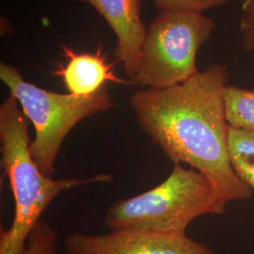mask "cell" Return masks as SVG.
Masks as SVG:
<instances>
[{"mask_svg":"<svg viewBox=\"0 0 254 254\" xmlns=\"http://www.w3.org/2000/svg\"><path fill=\"white\" fill-rule=\"evenodd\" d=\"M228 143L233 169L254 190V133L230 127Z\"/></svg>","mask_w":254,"mask_h":254,"instance_id":"cell-9","label":"cell"},{"mask_svg":"<svg viewBox=\"0 0 254 254\" xmlns=\"http://www.w3.org/2000/svg\"><path fill=\"white\" fill-rule=\"evenodd\" d=\"M59 236L54 228L41 219L31 232L26 254H59Z\"/></svg>","mask_w":254,"mask_h":254,"instance_id":"cell-11","label":"cell"},{"mask_svg":"<svg viewBox=\"0 0 254 254\" xmlns=\"http://www.w3.org/2000/svg\"><path fill=\"white\" fill-rule=\"evenodd\" d=\"M225 211L226 205L217 198L202 173L174 164L172 173L160 185L114 201L107 211L105 224L110 231L187 236L194 219L203 215H222Z\"/></svg>","mask_w":254,"mask_h":254,"instance_id":"cell-3","label":"cell"},{"mask_svg":"<svg viewBox=\"0 0 254 254\" xmlns=\"http://www.w3.org/2000/svg\"><path fill=\"white\" fill-rule=\"evenodd\" d=\"M224 108L230 127L254 133V90L227 85Z\"/></svg>","mask_w":254,"mask_h":254,"instance_id":"cell-10","label":"cell"},{"mask_svg":"<svg viewBox=\"0 0 254 254\" xmlns=\"http://www.w3.org/2000/svg\"><path fill=\"white\" fill-rule=\"evenodd\" d=\"M242 15L239 31L242 46L247 52L254 53V0H240Z\"/></svg>","mask_w":254,"mask_h":254,"instance_id":"cell-13","label":"cell"},{"mask_svg":"<svg viewBox=\"0 0 254 254\" xmlns=\"http://www.w3.org/2000/svg\"><path fill=\"white\" fill-rule=\"evenodd\" d=\"M216 27L208 16L186 9H161L146 28L132 82L139 88H167L199 73L197 55Z\"/></svg>","mask_w":254,"mask_h":254,"instance_id":"cell-5","label":"cell"},{"mask_svg":"<svg viewBox=\"0 0 254 254\" xmlns=\"http://www.w3.org/2000/svg\"><path fill=\"white\" fill-rule=\"evenodd\" d=\"M90 4L106 20L116 37L114 57L132 81L137 70L147 27L137 0H75Z\"/></svg>","mask_w":254,"mask_h":254,"instance_id":"cell-7","label":"cell"},{"mask_svg":"<svg viewBox=\"0 0 254 254\" xmlns=\"http://www.w3.org/2000/svg\"><path fill=\"white\" fill-rule=\"evenodd\" d=\"M63 49L68 63L65 66L56 63V68L51 74L62 77L68 93L88 97L108 86L109 82L135 86L130 79H124L115 74L113 64L107 63L101 45L95 54H76L72 47L67 46H63Z\"/></svg>","mask_w":254,"mask_h":254,"instance_id":"cell-8","label":"cell"},{"mask_svg":"<svg viewBox=\"0 0 254 254\" xmlns=\"http://www.w3.org/2000/svg\"><path fill=\"white\" fill-rule=\"evenodd\" d=\"M29 121L9 94L0 106L1 166L14 199V217L0 229V254H26L31 232L52 201L64 191L92 183H110L111 174L55 180L37 166L30 153Z\"/></svg>","mask_w":254,"mask_h":254,"instance_id":"cell-2","label":"cell"},{"mask_svg":"<svg viewBox=\"0 0 254 254\" xmlns=\"http://www.w3.org/2000/svg\"><path fill=\"white\" fill-rule=\"evenodd\" d=\"M137 2H138V4H139V6L141 7V5H142V2H143V0H137Z\"/></svg>","mask_w":254,"mask_h":254,"instance_id":"cell-14","label":"cell"},{"mask_svg":"<svg viewBox=\"0 0 254 254\" xmlns=\"http://www.w3.org/2000/svg\"><path fill=\"white\" fill-rule=\"evenodd\" d=\"M227 81V67L213 64L180 84L140 88L129 99L138 127L151 141L173 164H188L202 173L225 205L253 195L230 159L224 108Z\"/></svg>","mask_w":254,"mask_h":254,"instance_id":"cell-1","label":"cell"},{"mask_svg":"<svg viewBox=\"0 0 254 254\" xmlns=\"http://www.w3.org/2000/svg\"><path fill=\"white\" fill-rule=\"evenodd\" d=\"M229 0H154V6L160 9H186L202 12L227 4Z\"/></svg>","mask_w":254,"mask_h":254,"instance_id":"cell-12","label":"cell"},{"mask_svg":"<svg viewBox=\"0 0 254 254\" xmlns=\"http://www.w3.org/2000/svg\"><path fill=\"white\" fill-rule=\"evenodd\" d=\"M0 79L33 125L35 135L30 153L40 170L50 177L64 141L73 127L84 119L114 107L108 86L88 97L58 93L25 80L16 68L4 63L0 64Z\"/></svg>","mask_w":254,"mask_h":254,"instance_id":"cell-4","label":"cell"},{"mask_svg":"<svg viewBox=\"0 0 254 254\" xmlns=\"http://www.w3.org/2000/svg\"><path fill=\"white\" fill-rule=\"evenodd\" d=\"M65 254H216L188 236L121 230L91 235L74 232L66 236Z\"/></svg>","mask_w":254,"mask_h":254,"instance_id":"cell-6","label":"cell"}]
</instances>
